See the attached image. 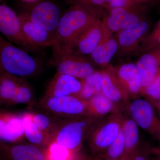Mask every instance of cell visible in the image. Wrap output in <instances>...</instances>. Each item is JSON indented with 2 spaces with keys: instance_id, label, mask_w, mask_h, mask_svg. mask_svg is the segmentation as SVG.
<instances>
[{
  "instance_id": "52a82bcc",
  "label": "cell",
  "mask_w": 160,
  "mask_h": 160,
  "mask_svg": "<svg viewBox=\"0 0 160 160\" xmlns=\"http://www.w3.org/2000/svg\"><path fill=\"white\" fill-rule=\"evenodd\" d=\"M127 112L139 128L154 137L160 138V121L149 101L138 98L130 100Z\"/></svg>"
},
{
  "instance_id": "83f0119b",
  "label": "cell",
  "mask_w": 160,
  "mask_h": 160,
  "mask_svg": "<svg viewBox=\"0 0 160 160\" xmlns=\"http://www.w3.org/2000/svg\"><path fill=\"white\" fill-rule=\"evenodd\" d=\"M45 151L47 160H69L77 153L69 151L54 141L49 143Z\"/></svg>"
},
{
  "instance_id": "1f68e13d",
  "label": "cell",
  "mask_w": 160,
  "mask_h": 160,
  "mask_svg": "<svg viewBox=\"0 0 160 160\" xmlns=\"http://www.w3.org/2000/svg\"><path fill=\"white\" fill-rule=\"evenodd\" d=\"M160 47V35L157 37L150 40H144L134 52L141 53Z\"/></svg>"
},
{
  "instance_id": "836d02e7",
  "label": "cell",
  "mask_w": 160,
  "mask_h": 160,
  "mask_svg": "<svg viewBox=\"0 0 160 160\" xmlns=\"http://www.w3.org/2000/svg\"><path fill=\"white\" fill-rule=\"evenodd\" d=\"M160 35V20L158 22L157 24L155 26L154 29L150 33L148 34L144 40H150L153 39L157 37Z\"/></svg>"
},
{
  "instance_id": "ba28073f",
  "label": "cell",
  "mask_w": 160,
  "mask_h": 160,
  "mask_svg": "<svg viewBox=\"0 0 160 160\" xmlns=\"http://www.w3.org/2000/svg\"><path fill=\"white\" fill-rule=\"evenodd\" d=\"M112 34L102 21L98 20L78 38L71 52L83 56L90 55L98 46L112 37Z\"/></svg>"
},
{
  "instance_id": "d6a6232c",
  "label": "cell",
  "mask_w": 160,
  "mask_h": 160,
  "mask_svg": "<svg viewBox=\"0 0 160 160\" xmlns=\"http://www.w3.org/2000/svg\"><path fill=\"white\" fill-rule=\"evenodd\" d=\"M151 150L143 145L129 160H154L151 158Z\"/></svg>"
},
{
  "instance_id": "8992f818",
  "label": "cell",
  "mask_w": 160,
  "mask_h": 160,
  "mask_svg": "<svg viewBox=\"0 0 160 160\" xmlns=\"http://www.w3.org/2000/svg\"><path fill=\"white\" fill-rule=\"evenodd\" d=\"M149 3L110 9L103 18V23L112 33L133 27L147 19Z\"/></svg>"
},
{
  "instance_id": "277c9868",
  "label": "cell",
  "mask_w": 160,
  "mask_h": 160,
  "mask_svg": "<svg viewBox=\"0 0 160 160\" xmlns=\"http://www.w3.org/2000/svg\"><path fill=\"white\" fill-rule=\"evenodd\" d=\"M125 114L113 112L98 121L92 127L86 140L94 159L102 155L117 137Z\"/></svg>"
},
{
  "instance_id": "5bb4252c",
  "label": "cell",
  "mask_w": 160,
  "mask_h": 160,
  "mask_svg": "<svg viewBox=\"0 0 160 160\" xmlns=\"http://www.w3.org/2000/svg\"><path fill=\"white\" fill-rule=\"evenodd\" d=\"M45 149L30 143L0 141V160H47Z\"/></svg>"
},
{
  "instance_id": "3957f363",
  "label": "cell",
  "mask_w": 160,
  "mask_h": 160,
  "mask_svg": "<svg viewBox=\"0 0 160 160\" xmlns=\"http://www.w3.org/2000/svg\"><path fill=\"white\" fill-rule=\"evenodd\" d=\"M100 120L88 115L63 119L52 142H55L72 152H78L92 127Z\"/></svg>"
},
{
  "instance_id": "9a60e30c",
  "label": "cell",
  "mask_w": 160,
  "mask_h": 160,
  "mask_svg": "<svg viewBox=\"0 0 160 160\" xmlns=\"http://www.w3.org/2000/svg\"><path fill=\"white\" fill-rule=\"evenodd\" d=\"M56 73L69 75L83 80L95 71L94 67L83 56L70 52L62 57L54 63Z\"/></svg>"
},
{
  "instance_id": "74e56055",
  "label": "cell",
  "mask_w": 160,
  "mask_h": 160,
  "mask_svg": "<svg viewBox=\"0 0 160 160\" xmlns=\"http://www.w3.org/2000/svg\"><path fill=\"white\" fill-rule=\"evenodd\" d=\"M5 72V71H4L2 67V66H1V64H0V75L2 74L3 73Z\"/></svg>"
},
{
  "instance_id": "4fadbf2b",
  "label": "cell",
  "mask_w": 160,
  "mask_h": 160,
  "mask_svg": "<svg viewBox=\"0 0 160 160\" xmlns=\"http://www.w3.org/2000/svg\"><path fill=\"white\" fill-rule=\"evenodd\" d=\"M151 26V21L146 19L133 27L118 32L116 38L120 55L136 51L149 34Z\"/></svg>"
},
{
  "instance_id": "484cf974",
  "label": "cell",
  "mask_w": 160,
  "mask_h": 160,
  "mask_svg": "<svg viewBox=\"0 0 160 160\" xmlns=\"http://www.w3.org/2000/svg\"><path fill=\"white\" fill-rule=\"evenodd\" d=\"M102 81L101 71H95L88 77L82 80V89L77 96L88 101L95 95L102 92Z\"/></svg>"
},
{
  "instance_id": "e575fe53",
  "label": "cell",
  "mask_w": 160,
  "mask_h": 160,
  "mask_svg": "<svg viewBox=\"0 0 160 160\" xmlns=\"http://www.w3.org/2000/svg\"><path fill=\"white\" fill-rule=\"evenodd\" d=\"M74 5L79 4V5H87L89 0H74Z\"/></svg>"
},
{
  "instance_id": "6da1fadb",
  "label": "cell",
  "mask_w": 160,
  "mask_h": 160,
  "mask_svg": "<svg viewBox=\"0 0 160 160\" xmlns=\"http://www.w3.org/2000/svg\"><path fill=\"white\" fill-rule=\"evenodd\" d=\"M100 7L76 4L62 16L52 45L54 63L71 52L75 41L86 29L103 16Z\"/></svg>"
},
{
  "instance_id": "603a6c76",
  "label": "cell",
  "mask_w": 160,
  "mask_h": 160,
  "mask_svg": "<svg viewBox=\"0 0 160 160\" xmlns=\"http://www.w3.org/2000/svg\"><path fill=\"white\" fill-rule=\"evenodd\" d=\"M24 82L22 78L7 72L0 75V106H8Z\"/></svg>"
},
{
  "instance_id": "8d00e7d4",
  "label": "cell",
  "mask_w": 160,
  "mask_h": 160,
  "mask_svg": "<svg viewBox=\"0 0 160 160\" xmlns=\"http://www.w3.org/2000/svg\"><path fill=\"white\" fill-rule=\"evenodd\" d=\"M155 152L156 156L154 160H160V149L157 150Z\"/></svg>"
},
{
  "instance_id": "cb8c5ba5",
  "label": "cell",
  "mask_w": 160,
  "mask_h": 160,
  "mask_svg": "<svg viewBox=\"0 0 160 160\" xmlns=\"http://www.w3.org/2000/svg\"><path fill=\"white\" fill-rule=\"evenodd\" d=\"M118 49V46L116 38L112 37L98 46L90 55L94 63L105 68L109 66Z\"/></svg>"
},
{
  "instance_id": "f546056e",
  "label": "cell",
  "mask_w": 160,
  "mask_h": 160,
  "mask_svg": "<svg viewBox=\"0 0 160 160\" xmlns=\"http://www.w3.org/2000/svg\"><path fill=\"white\" fill-rule=\"evenodd\" d=\"M142 94L156 102L160 100V70L153 81L143 89Z\"/></svg>"
},
{
  "instance_id": "7402d4cb",
  "label": "cell",
  "mask_w": 160,
  "mask_h": 160,
  "mask_svg": "<svg viewBox=\"0 0 160 160\" xmlns=\"http://www.w3.org/2000/svg\"><path fill=\"white\" fill-rule=\"evenodd\" d=\"M116 112L119 111L102 92L95 95L87 101V115L92 117L100 120Z\"/></svg>"
},
{
  "instance_id": "30bf717a",
  "label": "cell",
  "mask_w": 160,
  "mask_h": 160,
  "mask_svg": "<svg viewBox=\"0 0 160 160\" xmlns=\"http://www.w3.org/2000/svg\"><path fill=\"white\" fill-rule=\"evenodd\" d=\"M23 14L37 26L54 35L61 17L58 6L49 1L35 4Z\"/></svg>"
},
{
  "instance_id": "d4e9b609",
  "label": "cell",
  "mask_w": 160,
  "mask_h": 160,
  "mask_svg": "<svg viewBox=\"0 0 160 160\" xmlns=\"http://www.w3.org/2000/svg\"><path fill=\"white\" fill-rule=\"evenodd\" d=\"M36 126L49 136L52 141L55 132L63 118L57 117L45 112H31Z\"/></svg>"
},
{
  "instance_id": "f35d334b",
  "label": "cell",
  "mask_w": 160,
  "mask_h": 160,
  "mask_svg": "<svg viewBox=\"0 0 160 160\" xmlns=\"http://www.w3.org/2000/svg\"><path fill=\"white\" fill-rule=\"evenodd\" d=\"M157 106L158 109L160 111V100L157 102Z\"/></svg>"
},
{
  "instance_id": "ffe728a7",
  "label": "cell",
  "mask_w": 160,
  "mask_h": 160,
  "mask_svg": "<svg viewBox=\"0 0 160 160\" xmlns=\"http://www.w3.org/2000/svg\"><path fill=\"white\" fill-rule=\"evenodd\" d=\"M122 130L125 142V153L122 159L129 160L143 145L140 138L139 127L129 114H125Z\"/></svg>"
},
{
  "instance_id": "e0dca14e",
  "label": "cell",
  "mask_w": 160,
  "mask_h": 160,
  "mask_svg": "<svg viewBox=\"0 0 160 160\" xmlns=\"http://www.w3.org/2000/svg\"><path fill=\"white\" fill-rule=\"evenodd\" d=\"M113 71L119 82L129 95L130 99L136 98L142 93L141 78L136 64L127 63L113 67Z\"/></svg>"
},
{
  "instance_id": "9c48e42d",
  "label": "cell",
  "mask_w": 160,
  "mask_h": 160,
  "mask_svg": "<svg viewBox=\"0 0 160 160\" xmlns=\"http://www.w3.org/2000/svg\"><path fill=\"white\" fill-rule=\"evenodd\" d=\"M0 34L9 42L27 52L34 51L23 36L18 15L9 6L1 2Z\"/></svg>"
},
{
  "instance_id": "60d3db41",
  "label": "cell",
  "mask_w": 160,
  "mask_h": 160,
  "mask_svg": "<svg viewBox=\"0 0 160 160\" xmlns=\"http://www.w3.org/2000/svg\"><path fill=\"white\" fill-rule=\"evenodd\" d=\"M26 1H28V2H34L36 0H25Z\"/></svg>"
},
{
  "instance_id": "7a4b0ae2",
  "label": "cell",
  "mask_w": 160,
  "mask_h": 160,
  "mask_svg": "<svg viewBox=\"0 0 160 160\" xmlns=\"http://www.w3.org/2000/svg\"><path fill=\"white\" fill-rule=\"evenodd\" d=\"M0 64L5 72L18 77L32 76L38 72V61L0 34Z\"/></svg>"
},
{
  "instance_id": "f1b7e54d",
  "label": "cell",
  "mask_w": 160,
  "mask_h": 160,
  "mask_svg": "<svg viewBox=\"0 0 160 160\" xmlns=\"http://www.w3.org/2000/svg\"><path fill=\"white\" fill-rule=\"evenodd\" d=\"M33 99V92L30 86L26 82L20 86L17 93L12 99L8 106L19 104H32Z\"/></svg>"
},
{
  "instance_id": "d590c367",
  "label": "cell",
  "mask_w": 160,
  "mask_h": 160,
  "mask_svg": "<svg viewBox=\"0 0 160 160\" xmlns=\"http://www.w3.org/2000/svg\"><path fill=\"white\" fill-rule=\"evenodd\" d=\"M78 153V152H77V153L74 155V156L69 160H84L83 159L80 158V156L79 155Z\"/></svg>"
},
{
  "instance_id": "44dd1931",
  "label": "cell",
  "mask_w": 160,
  "mask_h": 160,
  "mask_svg": "<svg viewBox=\"0 0 160 160\" xmlns=\"http://www.w3.org/2000/svg\"><path fill=\"white\" fill-rule=\"evenodd\" d=\"M23 124L25 138L29 143L46 148L52 142L51 138L36 126L32 120L31 112H24Z\"/></svg>"
},
{
  "instance_id": "7c38bea8",
  "label": "cell",
  "mask_w": 160,
  "mask_h": 160,
  "mask_svg": "<svg viewBox=\"0 0 160 160\" xmlns=\"http://www.w3.org/2000/svg\"><path fill=\"white\" fill-rule=\"evenodd\" d=\"M24 112H13L0 108V141L9 143H23Z\"/></svg>"
},
{
  "instance_id": "2e32d148",
  "label": "cell",
  "mask_w": 160,
  "mask_h": 160,
  "mask_svg": "<svg viewBox=\"0 0 160 160\" xmlns=\"http://www.w3.org/2000/svg\"><path fill=\"white\" fill-rule=\"evenodd\" d=\"M22 32L27 42L34 50L52 46L54 35L32 23L23 13L18 15Z\"/></svg>"
},
{
  "instance_id": "4dcf8cb0",
  "label": "cell",
  "mask_w": 160,
  "mask_h": 160,
  "mask_svg": "<svg viewBox=\"0 0 160 160\" xmlns=\"http://www.w3.org/2000/svg\"><path fill=\"white\" fill-rule=\"evenodd\" d=\"M146 0H108V10L113 8H126L143 3H149Z\"/></svg>"
},
{
  "instance_id": "4316f807",
  "label": "cell",
  "mask_w": 160,
  "mask_h": 160,
  "mask_svg": "<svg viewBox=\"0 0 160 160\" xmlns=\"http://www.w3.org/2000/svg\"><path fill=\"white\" fill-rule=\"evenodd\" d=\"M125 153V142L122 129L117 137L99 157L94 159H122Z\"/></svg>"
},
{
  "instance_id": "ac0fdd59",
  "label": "cell",
  "mask_w": 160,
  "mask_h": 160,
  "mask_svg": "<svg viewBox=\"0 0 160 160\" xmlns=\"http://www.w3.org/2000/svg\"><path fill=\"white\" fill-rule=\"evenodd\" d=\"M82 86V80L69 75L56 73L48 84L43 98L77 95Z\"/></svg>"
},
{
  "instance_id": "b9f144b4",
  "label": "cell",
  "mask_w": 160,
  "mask_h": 160,
  "mask_svg": "<svg viewBox=\"0 0 160 160\" xmlns=\"http://www.w3.org/2000/svg\"><path fill=\"white\" fill-rule=\"evenodd\" d=\"M146 1H148V2H151L152 1V0H146Z\"/></svg>"
},
{
  "instance_id": "ab89813d",
  "label": "cell",
  "mask_w": 160,
  "mask_h": 160,
  "mask_svg": "<svg viewBox=\"0 0 160 160\" xmlns=\"http://www.w3.org/2000/svg\"><path fill=\"white\" fill-rule=\"evenodd\" d=\"M94 160H124L122 159H94Z\"/></svg>"
},
{
  "instance_id": "d6986e66",
  "label": "cell",
  "mask_w": 160,
  "mask_h": 160,
  "mask_svg": "<svg viewBox=\"0 0 160 160\" xmlns=\"http://www.w3.org/2000/svg\"><path fill=\"white\" fill-rule=\"evenodd\" d=\"M136 65L141 78L142 92L153 81L160 71V47L143 52Z\"/></svg>"
},
{
  "instance_id": "8fae6325",
  "label": "cell",
  "mask_w": 160,
  "mask_h": 160,
  "mask_svg": "<svg viewBox=\"0 0 160 160\" xmlns=\"http://www.w3.org/2000/svg\"><path fill=\"white\" fill-rule=\"evenodd\" d=\"M101 72L103 79L102 93L114 104L118 111L127 112L131 99L116 76L113 66L109 65Z\"/></svg>"
},
{
  "instance_id": "5b68a950",
  "label": "cell",
  "mask_w": 160,
  "mask_h": 160,
  "mask_svg": "<svg viewBox=\"0 0 160 160\" xmlns=\"http://www.w3.org/2000/svg\"><path fill=\"white\" fill-rule=\"evenodd\" d=\"M39 106L43 111L60 118L87 115V101L77 95L42 98Z\"/></svg>"
}]
</instances>
